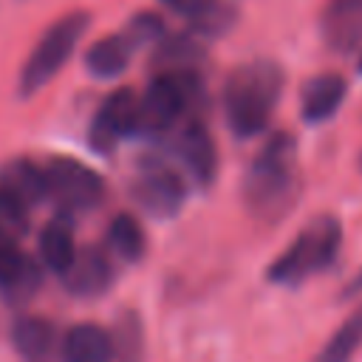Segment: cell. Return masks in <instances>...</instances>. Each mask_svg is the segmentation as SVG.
Masks as SVG:
<instances>
[{"instance_id": "1", "label": "cell", "mask_w": 362, "mask_h": 362, "mask_svg": "<svg viewBox=\"0 0 362 362\" xmlns=\"http://www.w3.org/2000/svg\"><path fill=\"white\" fill-rule=\"evenodd\" d=\"M300 198V164L297 141L288 133H274L252 158L243 175V204L263 221L277 223Z\"/></svg>"}, {"instance_id": "2", "label": "cell", "mask_w": 362, "mask_h": 362, "mask_svg": "<svg viewBox=\"0 0 362 362\" xmlns=\"http://www.w3.org/2000/svg\"><path fill=\"white\" fill-rule=\"evenodd\" d=\"M283 71L272 59H252L238 65L223 82V116L238 139L260 136L280 102Z\"/></svg>"}, {"instance_id": "3", "label": "cell", "mask_w": 362, "mask_h": 362, "mask_svg": "<svg viewBox=\"0 0 362 362\" xmlns=\"http://www.w3.org/2000/svg\"><path fill=\"white\" fill-rule=\"evenodd\" d=\"M342 243V226L334 215H317L311 218L297 238L288 243V249L269 266L266 277L274 286H303L314 274L325 272L339 252Z\"/></svg>"}, {"instance_id": "4", "label": "cell", "mask_w": 362, "mask_h": 362, "mask_svg": "<svg viewBox=\"0 0 362 362\" xmlns=\"http://www.w3.org/2000/svg\"><path fill=\"white\" fill-rule=\"evenodd\" d=\"M88 25H90L88 11H71V14L59 17L40 37V42L31 48L28 59L23 62L20 79H17V93L20 96H34L42 85H48L59 74V68L68 62V57L74 54V48L85 37Z\"/></svg>"}, {"instance_id": "5", "label": "cell", "mask_w": 362, "mask_h": 362, "mask_svg": "<svg viewBox=\"0 0 362 362\" xmlns=\"http://www.w3.org/2000/svg\"><path fill=\"white\" fill-rule=\"evenodd\" d=\"M201 93V79L195 71H164L158 74L147 90L139 96V110H136V133L150 136V133H164L170 130L189 102Z\"/></svg>"}, {"instance_id": "6", "label": "cell", "mask_w": 362, "mask_h": 362, "mask_svg": "<svg viewBox=\"0 0 362 362\" xmlns=\"http://www.w3.org/2000/svg\"><path fill=\"white\" fill-rule=\"evenodd\" d=\"M45 184H48V198L57 204L59 215L68 218L96 209L105 198L102 175L71 156H54L45 164Z\"/></svg>"}, {"instance_id": "7", "label": "cell", "mask_w": 362, "mask_h": 362, "mask_svg": "<svg viewBox=\"0 0 362 362\" xmlns=\"http://www.w3.org/2000/svg\"><path fill=\"white\" fill-rule=\"evenodd\" d=\"M187 184L161 158H147L133 178V198L153 218H173L184 206Z\"/></svg>"}, {"instance_id": "8", "label": "cell", "mask_w": 362, "mask_h": 362, "mask_svg": "<svg viewBox=\"0 0 362 362\" xmlns=\"http://www.w3.org/2000/svg\"><path fill=\"white\" fill-rule=\"evenodd\" d=\"M136 110H139V96H133L127 88L113 90L93 116V124L88 130L90 147L96 153H113L124 136L136 133Z\"/></svg>"}, {"instance_id": "9", "label": "cell", "mask_w": 362, "mask_h": 362, "mask_svg": "<svg viewBox=\"0 0 362 362\" xmlns=\"http://www.w3.org/2000/svg\"><path fill=\"white\" fill-rule=\"evenodd\" d=\"M40 280H42L40 266L20 249L14 235L0 229V291L8 300L23 303L40 288Z\"/></svg>"}, {"instance_id": "10", "label": "cell", "mask_w": 362, "mask_h": 362, "mask_svg": "<svg viewBox=\"0 0 362 362\" xmlns=\"http://www.w3.org/2000/svg\"><path fill=\"white\" fill-rule=\"evenodd\" d=\"M175 156L198 187H209L215 181L218 150H215V141H212L209 130L201 122H195V119L184 122V127L175 139Z\"/></svg>"}, {"instance_id": "11", "label": "cell", "mask_w": 362, "mask_h": 362, "mask_svg": "<svg viewBox=\"0 0 362 362\" xmlns=\"http://www.w3.org/2000/svg\"><path fill=\"white\" fill-rule=\"evenodd\" d=\"M113 283V266L110 257L96 249V246H85L79 249L74 266L68 269V274L62 277V286L68 294L79 297V300H93L102 297Z\"/></svg>"}, {"instance_id": "12", "label": "cell", "mask_w": 362, "mask_h": 362, "mask_svg": "<svg viewBox=\"0 0 362 362\" xmlns=\"http://www.w3.org/2000/svg\"><path fill=\"white\" fill-rule=\"evenodd\" d=\"M62 362H116L113 334L96 322H76L59 342Z\"/></svg>"}, {"instance_id": "13", "label": "cell", "mask_w": 362, "mask_h": 362, "mask_svg": "<svg viewBox=\"0 0 362 362\" xmlns=\"http://www.w3.org/2000/svg\"><path fill=\"white\" fill-rule=\"evenodd\" d=\"M11 345L17 351L20 362H57L59 345L54 322L37 314L20 317L11 328Z\"/></svg>"}, {"instance_id": "14", "label": "cell", "mask_w": 362, "mask_h": 362, "mask_svg": "<svg viewBox=\"0 0 362 362\" xmlns=\"http://www.w3.org/2000/svg\"><path fill=\"white\" fill-rule=\"evenodd\" d=\"M345 90H348V85L339 74L311 76L300 90V116H303V122H308V124L328 122L339 110V105L345 99Z\"/></svg>"}, {"instance_id": "15", "label": "cell", "mask_w": 362, "mask_h": 362, "mask_svg": "<svg viewBox=\"0 0 362 362\" xmlns=\"http://www.w3.org/2000/svg\"><path fill=\"white\" fill-rule=\"evenodd\" d=\"M158 3L181 17H187L189 25L204 37H221L238 20L235 6L226 0H158Z\"/></svg>"}, {"instance_id": "16", "label": "cell", "mask_w": 362, "mask_h": 362, "mask_svg": "<svg viewBox=\"0 0 362 362\" xmlns=\"http://www.w3.org/2000/svg\"><path fill=\"white\" fill-rule=\"evenodd\" d=\"M322 37L334 51H351L362 40V0H331L322 14Z\"/></svg>"}, {"instance_id": "17", "label": "cell", "mask_w": 362, "mask_h": 362, "mask_svg": "<svg viewBox=\"0 0 362 362\" xmlns=\"http://www.w3.org/2000/svg\"><path fill=\"white\" fill-rule=\"evenodd\" d=\"M40 260L48 272L65 277L68 269L74 266L79 249L74 243V226L68 215H57L54 221L45 223V229L40 232Z\"/></svg>"}, {"instance_id": "18", "label": "cell", "mask_w": 362, "mask_h": 362, "mask_svg": "<svg viewBox=\"0 0 362 362\" xmlns=\"http://www.w3.org/2000/svg\"><path fill=\"white\" fill-rule=\"evenodd\" d=\"M136 51V42L122 31V34H107L102 40H96L88 54H85V71L96 79H113L119 74H124L130 57Z\"/></svg>"}, {"instance_id": "19", "label": "cell", "mask_w": 362, "mask_h": 362, "mask_svg": "<svg viewBox=\"0 0 362 362\" xmlns=\"http://www.w3.org/2000/svg\"><path fill=\"white\" fill-rule=\"evenodd\" d=\"M0 187L11 192L20 204L28 209L37 206L42 198H48V184H45V170L31 164L28 158H11L0 167Z\"/></svg>"}, {"instance_id": "20", "label": "cell", "mask_w": 362, "mask_h": 362, "mask_svg": "<svg viewBox=\"0 0 362 362\" xmlns=\"http://www.w3.org/2000/svg\"><path fill=\"white\" fill-rule=\"evenodd\" d=\"M105 240H107V249L116 257H122L124 263H139L144 257V252H147V235H144L141 223L130 212L113 215V221L107 223Z\"/></svg>"}, {"instance_id": "21", "label": "cell", "mask_w": 362, "mask_h": 362, "mask_svg": "<svg viewBox=\"0 0 362 362\" xmlns=\"http://www.w3.org/2000/svg\"><path fill=\"white\" fill-rule=\"evenodd\" d=\"M359 348H362V305L345 317V322L334 331V337L317 351L311 362H351Z\"/></svg>"}, {"instance_id": "22", "label": "cell", "mask_w": 362, "mask_h": 362, "mask_svg": "<svg viewBox=\"0 0 362 362\" xmlns=\"http://www.w3.org/2000/svg\"><path fill=\"white\" fill-rule=\"evenodd\" d=\"M113 342H116V362H144V328L136 311L124 308L116 317Z\"/></svg>"}, {"instance_id": "23", "label": "cell", "mask_w": 362, "mask_h": 362, "mask_svg": "<svg viewBox=\"0 0 362 362\" xmlns=\"http://www.w3.org/2000/svg\"><path fill=\"white\" fill-rule=\"evenodd\" d=\"M0 229L20 238L28 232V206L0 187Z\"/></svg>"}, {"instance_id": "24", "label": "cell", "mask_w": 362, "mask_h": 362, "mask_svg": "<svg viewBox=\"0 0 362 362\" xmlns=\"http://www.w3.org/2000/svg\"><path fill=\"white\" fill-rule=\"evenodd\" d=\"M124 34L136 42V48H139V45H147V42H156V40L161 37V20H158L156 14H150V11H141V14H136V17L127 23Z\"/></svg>"}, {"instance_id": "25", "label": "cell", "mask_w": 362, "mask_h": 362, "mask_svg": "<svg viewBox=\"0 0 362 362\" xmlns=\"http://www.w3.org/2000/svg\"><path fill=\"white\" fill-rule=\"evenodd\" d=\"M362 291V269H359V274L348 283V288H345V297H351V294H359Z\"/></svg>"}, {"instance_id": "26", "label": "cell", "mask_w": 362, "mask_h": 362, "mask_svg": "<svg viewBox=\"0 0 362 362\" xmlns=\"http://www.w3.org/2000/svg\"><path fill=\"white\" fill-rule=\"evenodd\" d=\"M359 71H362V59H359Z\"/></svg>"}, {"instance_id": "27", "label": "cell", "mask_w": 362, "mask_h": 362, "mask_svg": "<svg viewBox=\"0 0 362 362\" xmlns=\"http://www.w3.org/2000/svg\"><path fill=\"white\" fill-rule=\"evenodd\" d=\"M359 167H362V158H359Z\"/></svg>"}]
</instances>
